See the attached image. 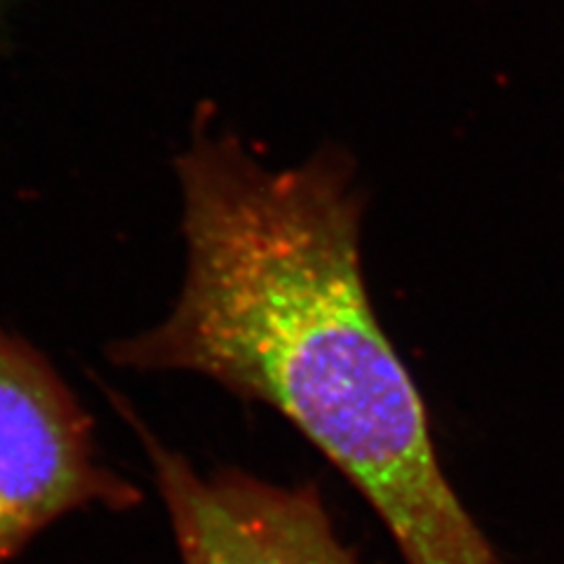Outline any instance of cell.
Instances as JSON below:
<instances>
[{
	"label": "cell",
	"mask_w": 564,
	"mask_h": 564,
	"mask_svg": "<svg viewBox=\"0 0 564 564\" xmlns=\"http://www.w3.org/2000/svg\"><path fill=\"white\" fill-rule=\"evenodd\" d=\"M122 412L151 458L182 564H360L313 485H275L238 468L203 475Z\"/></svg>",
	"instance_id": "3"
},
{
	"label": "cell",
	"mask_w": 564,
	"mask_h": 564,
	"mask_svg": "<svg viewBox=\"0 0 564 564\" xmlns=\"http://www.w3.org/2000/svg\"><path fill=\"white\" fill-rule=\"evenodd\" d=\"M139 503V487L101 464L93 419L62 375L0 327V564L70 513Z\"/></svg>",
	"instance_id": "2"
},
{
	"label": "cell",
	"mask_w": 564,
	"mask_h": 564,
	"mask_svg": "<svg viewBox=\"0 0 564 564\" xmlns=\"http://www.w3.org/2000/svg\"><path fill=\"white\" fill-rule=\"evenodd\" d=\"M186 275L116 367L196 375L285 416L356 487L404 564H499L440 464L426 404L367 294L365 200L327 147L271 167L231 132L176 158Z\"/></svg>",
	"instance_id": "1"
}]
</instances>
